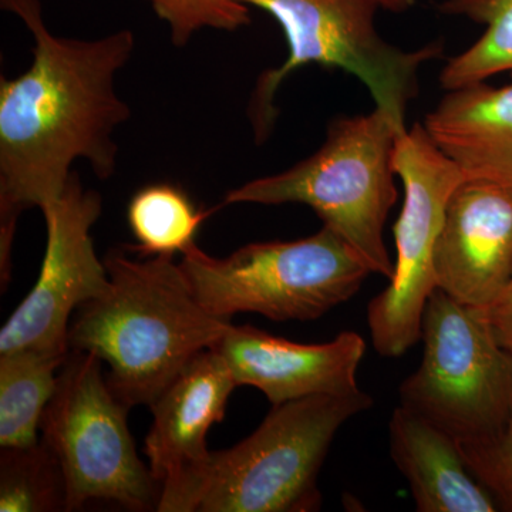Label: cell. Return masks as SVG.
Listing matches in <instances>:
<instances>
[{
	"mask_svg": "<svg viewBox=\"0 0 512 512\" xmlns=\"http://www.w3.org/2000/svg\"><path fill=\"white\" fill-rule=\"evenodd\" d=\"M458 444L468 470L493 495L498 510L512 512V414L497 433Z\"/></svg>",
	"mask_w": 512,
	"mask_h": 512,
	"instance_id": "21",
	"label": "cell"
},
{
	"mask_svg": "<svg viewBox=\"0 0 512 512\" xmlns=\"http://www.w3.org/2000/svg\"><path fill=\"white\" fill-rule=\"evenodd\" d=\"M214 349L228 363L238 386L261 390L276 406L303 397L360 392L357 369L366 340L346 330L328 343L306 345L252 326L232 325Z\"/></svg>",
	"mask_w": 512,
	"mask_h": 512,
	"instance_id": "13",
	"label": "cell"
},
{
	"mask_svg": "<svg viewBox=\"0 0 512 512\" xmlns=\"http://www.w3.org/2000/svg\"><path fill=\"white\" fill-rule=\"evenodd\" d=\"M400 133L376 107L336 117L312 156L282 173L239 185L222 205H306L365 259L373 274L390 282L394 262L384 225L399 197L393 158Z\"/></svg>",
	"mask_w": 512,
	"mask_h": 512,
	"instance_id": "3",
	"label": "cell"
},
{
	"mask_svg": "<svg viewBox=\"0 0 512 512\" xmlns=\"http://www.w3.org/2000/svg\"><path fill=\"white\" fill-rule=\"evenodd\" d=\"M373 406L362 392L311 396L272 406L237 446L210 460L170 512L318 511L320 468L340 427Z\"/></svg>",
	"mask_w": 512,
	"mask_h": 512,
	"instance_id": "4",
	"label": "cell"
},
{
	"mask_svg": "<svg viewBox=\"0 0 512 512\" xmlns=\"http://www.w3.org/2000/svg\"><path fill=\"white\" fill-rule=\"evenodd\" d=\"M180 266L207 311L231 319L238 313L315 320L350 301L373 274L345 239L323 225L296 241L254 242L225 258L185 249Z\"/></svg>",
	"mask_w": 512,
	"mask_h": 512,
	"instance_id": "6",
	"label": "cell"
},
{
	"mask_svg": "<svg viewBox=\"0 0 512 512\" xmlns=\"http://www.w3.org/2000/svg\"><path fill=\"white\" fill-rule=\"evenodd\" d=\"M101 210L100 195L84 188L77 173L43 208L45 258L36 285L0 332V355L22 349L69 355L70 316L110 289L109 272L92 238Z\"/></svg>",
	"mask_w": 512,
	"mask_h": 512,
	"instance_id": "10",
	"label": "cell"
},
{
	"mask_svg": "<svg viewBox=\"0 0 512 512\" xmlns=\"http://www.w3.org/2000/svg\"><path fill=\"white\" fill-rule=\"evenodd\" d=\"M264 10L281 26L288 56L281 66L256 79L248 119L256 144L274 131L279 110L275 96L291 74L308 64L340 69L365 84L397 130L407 128L410 103L419 96L420 73L443 55L440 42L406 50L387 42L377 30L379 0H238Z\"/></svg>",
	"mask_w": 512,
	"mask_h": 512,
	"instance_id": "5",
	"label": "cell"
},
{
	"mask_svg": "<svg viewBox=\"0 0 512 512\" xmlns=\"http://www.w3.org/2000/svg\"><path fill=\"white\" fill-rule=\"evenodd\" d=\"M235 387L238 384L221 353L205 350L151 404L153 424L144 453L151 474L161 485L157 511L170 512L210 460L208 431L224 420Z\"/></svg>",
	"mask_w": 512,
	"mask_h": 512,
	"instance_id": "12",
	"label": "cell"
},
{
	"mask_svg": "<svg viewBox=\"0 0 512 512\" xmlns=\"http://www.w3.org/2000/svg\"><path fill=\"white\" fill-rule=\"evenodd\" d=\"M35 39L29 69L0 79V278L10 281L12 247L23 212L52 204L86 160L94 175L116 173L117 127L130 106L116 76L136 50L123 29L97 39L56 36L47 29L40 0H0Z\"/></svg>",
	"mask_w": 512,
	"mask_h": 512,
	"instance_id": "1",
	"label": "cell"
},
{
	"mask_svg": "<svg viewBox=\"0 0 512 512\" xmlns=\"http://www.w3.org/2000/svg\"><path fill=\"white\" fill-rule=\"evenodd\" d=\"M104 264L110 289L80 306L70 350L106 362L107 383L127 407L151 406L195 357L224 339L232 322L202 306L170 256L111 252Z\"/></svg>",
	"mask_w": 512,
	"mask_h": 512,
	"instance_id": "2",
	"label": "cell"
},
{
	"mask_svg": "<svg viewBox=\"0 0 512 512\" xmlns=\"http://www.w3.org/2000/svg\"><path fill=\"white\" fill-rule=\"evenodd\" d=\"M156 15L170 26L175 47L190 43L204 29L235 32L251 23L249 6L238 0H146Z\"/></svg>",
	"mask_w": 512,
	"mask_h": 512,
	"instance_id": "20",
	"label": "cell"
},
{
	"mask_svg": "<svg viewBox=\"0 0 512 512\" xmlns=\"http://www.w3.org/2000/svg\"><path fill=\"white\" fill-rule=\"evenodd\" d=\"M66 511L62 468L42 440L35 446L2 448L0 511Z\"/></svg>",
	"mask_w": 512,
	"mask_h": 512,
	"instance_id": "19",
	"label": "cell"
},
{
	"mask_svg": "<svg viewBox=\"0 0 512 512\" xmlns=\"http://www.w3.org/2000/svg\"><path fill=\"white\" fill-rule=\"evenodd\" d=\"M383 9L393 13H403L416 5V0H379Z\"/></svg>",
	"mask_w": 512,
	"mask_h": 512,
	"instance_id": "23",
	"label": "cell"
},
{
	"mask_svg": "<svg viewBox=\"0 0 512 512\" xmlns=\"http://www.w3.org/2000/svg\"><path fill=\"white\" fill-rule=\"evenodd\" d=\"M393 165L404 188L393 227L394 275L367 306L373 346L390 359L403 356L421 339L424 308L437 288L433 255L447 202L458 185L473 177L431 140L423 123L397 136Z\"/></svg>",
	"mask_w": 512,
	"mask_h": 512,
	"instance_id": "9",
	"label": "cell"
},
{
	"mask_svg": "<svg viewBox=\"0 0 512 512\" xmlns=\"http://www.w3.org/2000/svg\"><path fill=\"white\" fill-rule=\"evenodd\" d=\"M67 356L33 349L0 355V447L39 443L40 421Z\"/></svg>",
	"mask_w": 512,
	"mask_h": 512,
	"instance_id": "16",
	"label": "cell"
},
{
	"mask_svg": "<svg viewBox=\"0 0 512 512\" xmlns=\"http://www.w3.org/2000/svg\"><path fill=\"white\" fill-rule=\"evenodd\" d=\"M210 214L197 210L190 197L175 185H147L128 204V225L137 241L130 251L140 258L183 254L195 244V235Z\"/></svg>",
	"mask_w": 512,
	"mask_h": 512,
	"instance_id": "18",
	"label": "cell"
},
{
	"mask_svg": "<svg viewBox=\"0 0 512 512\" xmlns=\"http://www.w3.org/2000/svg\"><path fill=\"white\" fill-rule=\"evenodd\" d=\"M393 463L410 485L419 512H495L493 495L468 470L460 444L409 407L389 423Z\"/></svg>",
	"mask_w": 512,
	"mask_h": 512,
	"instance_id": "14",
	"label": "cell"
},
{
	"mask_svg": "<svg viewBox=\"0 0 512 512\" xmlns=\"http://www.w3.org/2000/svg\"><path fill=\"white\" fill-rule=\"evenodd\" d=\"M423 360L400 386V404L458 441L484 439L512 414V353L485 309L436 288L421 319Z\"/></svg>",
	"mask_w": 512,
	"mask_h": 512,
	"instance_id": "7",
	"label": "cell"
},
{
	"mask_svg": "<svg viewBox=\"0 0 512 512\" xmlns=\"http://www.w3.org/2000/svg\"><path fill=\"white\" fill-rule=\"evenodd\" d=\"M487 313L501 345L512 353V276L507 288Z\"/></svg>",
	"mask_w": 512,
	"mask_h": 512,
	"instance_id": "22",
	"label": "cell"
},
{
	"mask_svg": "<svg viewBox=\"0 0 512 512\" xmlns=\"http://www.w3.org/2000/svg\"><path fill=\"white\" fill-rule=\"evenodd\" d=\"M440 9L485 26L476 43L444 64L441 89H463L503 73L512 79V0H444Z\"/></svg>",
	"mask_w": 512,
	"mask_h": 512,
	"instance_id": "17",
	"label": "cell"
},
{
	"mask_svg": "<svg viewBox=\"0 0 512 512\" xmlns=\"http://www.w3.org/2000/svg\"><path fill=\"white\" fill-rule=\"evenodd\" d=\"M423 126L474 177L512 181V84L450 90L426 114Z\"/></svg>",
	"mask_w": 512,
	"mask_h": 512,
	"instance_id": "15",
	"label": "cell"
},
{
	"mask_svg": "<svg viewBox=\"0 0 512 512\" xmlns=\"http://www.w3.org/2000/svg\"><path fill=\"white\" fill-rule=\"evenodd\" d=\"M101 367L92 353L70 350L40 421L42 441L62 468L66 511L92 501L157 510L161 485L138 457L127 424L130 407L110 389Z\"/></svg>",
	"mask_w": 512,
	"mask_h": 512,
	"instance_id": "8",
	"label": "cell"
},
{
	"mask_svg": "<svg viewBox=\"0 0 512 512\" xmlns=\"http://www.w3.org/2000/svg\"><path fill=\"white\" fill-rule=\"evenodd\" d=\"M437 288L490 309L512 276V181L470 177L447 202L433 255Z\"/></svg>",
	"mask_w": 512,
	"mask_h": 512,
	"instance_id": "11",
	"label": "cell"
}]
</instances>
